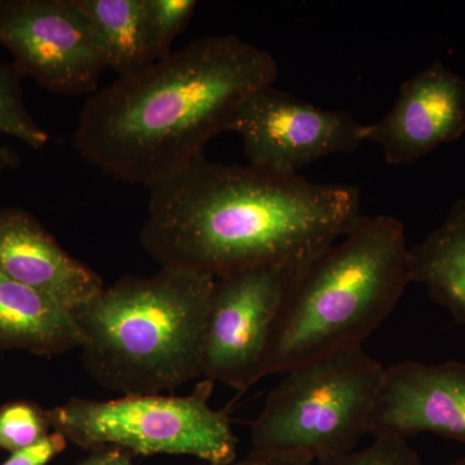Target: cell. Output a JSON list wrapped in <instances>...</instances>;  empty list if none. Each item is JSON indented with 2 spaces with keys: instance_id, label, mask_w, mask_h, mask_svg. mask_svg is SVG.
I'll list each match as a JSON object with an SVG mask.
<instances>
[{
  "instance_id": "9c48e42d",
  "label": "cell",
  "mask_w": 465,
  "mask_h": 465,
  "mask_svg": "<svg viewBox=\"0 0 465 465\" xmlns=\"http://www.w3.org/2000/svg\"><path fill=\"white\" fill-rule=\"evenodd\" d=\"M0 45L21 75L58 94L96 91L106 69L74 0H0Z\"/></svg>"
},
{
  "instance_id": "5bb4252c",
  "label": "cell",
  "mask_w": 465,
  "mask_h": 465,
  "mask_svg": "<svg viewBox=\"0 0 465 465\" xmlns=\"http://www.w3.org/2000/svg\"><path fill=\"white\" fill-rule=\"evenodd\" d=\"M411 282L423 284L434 302L465 326V200L427 238L409 251Z\"/></svg>"
},
{
  "instance_id": "4fadbf2b",
  "label": "cell",
  "mask_w": 465,
  "mask_h": 465,
  "mask_svg": "<svg viewBox=\"0 0 465 465\" xmlns=\"http://www.w3.org/2000/svg\"><path fill=\"white\" fill-rule=\"evenodd\" d=\"M84 332L69 309L0 275V349L57 356L81 349Z\"/></svg>"
},
{
  "instance_id": "30bf717a",
  "label": "cell",
  "mask_w": 465,
  "mask_h": 465,
  "mask_svg": "<svg viewBox=\"0 0 465 465\" xmlns=\"http://www.w3.org/2000/svg\"><path fill=\"white\" fill-rule=\"evenodd\" d=\"M420 433L465 443V363L403 361L385 367L367 434Z\"/></svg>"
},
{
  "instance_id": "cb8c5ba5",
  "label": "cell",
  "mask_w": 465,
  "mask_h": 465,
  "mask_svg": "<svg viewBox=\"0 0 465 465\" xmlns=\"http://www.w3.org/2000/svg\"><path fill=\"white\" fill-rule=\"evenodd\" d=\"M109 452L110 449L97 450L91 457L84 459V460L81 461L78 465H103L104 461L108 458Z\"/></svg>"
},
{
  "instance_id": "603a6c76",
  "label": "cell",
  "mask_w": 465,
  "mask_h": 465,
  "mask_svg": "<svg viewBox=\"0 0 465 465\" xmlns=\"http://www.w3.org/2000/svg\"><path fill=\"white\" fill-rule=\"evenodd\" d=\"M103 465H133V463L130 457L122 450L110 449L108 458Z\"/></svg>"
},
{
  "instance_id": "277c9868",
  "label": "cell",
  "mask_w": 465,
  "mask_h": 465,
  "mask_svg": "<svg viewBox=\"0 0 465 465\" xmlns=\"http://www.w3.org/2000/svg\"><path fill=\"white\" fill-rule=\"evenodd\" d=\"M215 277L161 268L124 275L74 312L82 363L121 393L163 394L202 376V342Z\"/></svg>"
},
{
  "instance_id": "d4e9b609",
  "label": "cell",
  "mask_w": 465,
  "mask_h": 465,
  "mask_svg": "<svg viewBox=\"0 0 465 465\" xmlns=\"http://www.w3.org/2000/svg\"><path fill=\"white\" fill-rule=\"evenodd\" d=\"M211 465H262V455L259 452L253 451L252 454L250 455L249 459L242 461H232V463L229 464H211Z\"/></svg>"
},
{
  "instance_id": "52a82bcc",
  "label": "cell",
  "mask_w": 465,
  "mask_h": 465,
  "mask_svg": "<svg viewBox=\"0 0 465 465\" xmlns=\"http://www.w3.org/2000/svg\"><path fill=\"white\" fill-rule=\"evenodd\" d=\"M300 272L291 266L259 265L216 278L202 342L206 381L238 391L259 381L275 317Z\"/></svg>"
},
{
  "instance_id": "8992f818",
  "label": "cell",
  "mask_w": 465,
  "mask_h": 465,
  "mask_svg": "<svg viewBox=\"0 0 465 465\" xmlns=\"http://www.w3.org/2000/svg\"><path fill=\"white\" fill-rule=\"evenodd\" d=\"M213 381L189 396L134 394L96 401L70 399L47 410L52 430L88 449L137 455H191L211 464L237 458L238 440L225 411L208 403Z\"/></svg>"
},
{
  "instance_id": "44dd1931",
  "label": "cell",
  "mask_w": 465,
  "mask_h": 465,
  "mask_svg": "<svg viewBox=\"0 0 465 465\" xmlns=\"http://www.w3.org/2000/svg\"><path fill=\"white\" fill-rule=\"evenodd\" d=\"M259 454L262 455V465H316L313 461L305 460V459L262 454V452Z\"/></svg>"
},
{
  "instance_id": "5b68a950",
  "label": "cell",
  "mask_w": 465,
  "mask_h": 465,
  "mask_svg": "<svg viewBox=\"0 0 465 465\" xmlns=\"http://www.w3.org/2000/svg\"><path fill=\"white\" fill-rule=\"evenodd\" d=\"M384 369L357 348L286 372L251 424L255 451L313 463L353 451L367 434Z\"/></svg>"
},
{
  "instance_id": "8fae6325",
  "label": "cell",
  "mask_w": 465,
  "mask_h": 465,
  "mask_svg": "<svg viewBox=\"0 0 465 465\" xmlns=\"http://www.w3.org/2000/svg\"><path fill=\"white\" fill-rule=\"evenodd\" d=\"M465 133V79L440 61L407 79L390 112L366 124V142L387 163L406 164L457 142Z\"/></svg>"
},
{
  "instance_id": "d6986e66",
  "label": "cell",
  "mask_w": 465,
  "mask_h": 465,
  "mask_svg": "<svg viewBox=\"0 0 465 465\" xmlns=\"http://www.w3.org/2000/svg\"><path fill=\"white\" fill-rule=\"evenodd\" d=\"M316 465H423L418 452L406 439L393 436L374 437V442L362 450L323 459Z\"/></svg>"
},
{
  "instance_id": "7c38bea8",
  "label": "cell",
  "mask_w": 465,
  "mask_h": 465,
  "mask_svg": "<svg viewBox=\"0 0 465 465\" xmlns=\"http://www.w3.org/2000/svg\"><path fill=\"white\" fill-rule=\"evenodd\" d=\"M0 275L73 313L105 289L96 272L73 258L32 213L20 208L0 210Z\"/></svg>"
},
{
  "instance_id": "ffe728a7",
  "label": "cell",
  "mask_w": 465,
  "mask_h": 465,
  "mask_svg": "<svg viewBox=\"0 0 465 465\" xmlns=\"http://www.w3.org/2000/svg\"><path fill=\"white\" fill-rule=\"evenodd\" d=\"M66 437L52 430L45 440L32 448L14 452L0 465H48L66 448Z\"/></svg>"
},
{
  "instance_id": "e0dca14e",
  "label": "cell",
  "mask_w": 465,
  "mask_h": 465,
  "mask_svg": "<svg viewBox=\"0 0 465 465\" xmlns=\"http://www.w3.org/2000/svg\"><path fill=\"white\" fill-rule=\"evenodd\" d=\"M194 0H143V25L153 61L170 54L171 43L188 26L197 8Z\"/></svg>"
},
{
  "instance_id": "2e32d148",
  "label": "cell",
  "mask_w": 465,
  "mask_h": 465,
  "mask_svg": "<svg viewBox=\"0 0 465 465\" xmlns=\"http://www.w3.org/2000/svg\"><path fill=\"white\" fill-rule=\"evenodd\" d=\"M23 75L14 64L0 61V134L15 137L34 149H42L50 136L34 121L24 101Z\"/></svg>"
},
{
  "instance_id": "7402d4cb",
  "label": "cell",
  "mask_w": 465,
  "mask_h": 465,
  "mask_svg": "<svg viewBox=\"0 0 465 465\" xmlns=\"http://www.w3.org/2000/svg\"><path fill=\"white\" fill-rule=\"evenodd\" d=\"M17 163L18 157L12 150L5 146H0V174L8 168L16 166Z\"/></svg>"
},
{
  "instance_id": "484cf974",
  "label": "cell",
  "mask_w": 465,
  "mask_h": 465,
  "mask_svg": "<svg viewBox=\"0 0 465 465\" xmlns=\"http://www.w3.org/2000/svg\"><path fill=\"white\" fill-rule=\"evenodd\" d=\"M442 465H465V458L458 459V460L450 461V463Z\"/></svg>"
},
{
  "instance_id": "7a4b0ae2",
  "label": "cell",
  "mask_w": 465,
  "mask_h": 465,
  "mask_svg": "<svg viewBox=\"0 0 465 465\" xmlns=\"http://www.w3.org/2000/svg\"><path fill=\"white\" fill-rule=\"evenodd\" d=\"M278 72L271 54L238 36H203L94 92L79 114L75 148L110 176L149 188L200 157Z\"/></svg>"
},
{
  "instance_id": "3957f363",
  "label": "cell",
  "mask_w": 465,
  "mask_h": 465,
  "mask_svg": "<svg viewBox=\"0 0 465 465\" xmlns=\"http://www.w3.org/2000/svg\"><path fill=\"white\" fill-rule=\"evenodd\" d=\"M409 251L400 220L362 217L302 269L275 317L259 381L362 348L411 283Z\"/></svg>"
},
{
  "instance_id": "ba28073f",
  "label": "cell",
  "mask_w": 465,
  "mask_h": 465,
  "mask_svg": "<svg viewBox=\"0 0 465 465\" xmlns=\"http://www.w3.org/2000/svg\"><path fill=\"white\" fill-rule=\"evenodd\" d=\"M366 124L342 110H326L274 85L253 92L232 116L228 131L240 134L249 166L295 176L308 164L365 143Z\"/></svg>"
},
{
  "instance_id": "6da1fadb",
  "label": "cell",
  "mask_w": 465,
  "mask_h": 465,
  "mask_svg": "<svg viewBox=\"0 0 465 465\" xmlns=\"http://www.w3.org/2000/svg\"><path fill=\"white\" fill-rule=\"evenodd\" d=\"M149 192L143 250L161 268L215 278L259 265L302 271L363 217L353 186L215 163L203 154Z\"/></svg>"
},
{
  "instance_id": "9a60e30c",
  "label": "cell",
  "mask_w": 465,
  "mask_h": 465,
  "mask_svg": "<svg viewBox=\"0 0 465 465\" xmlns=\"http://www.w3.org/2000/svg\"><path fill=\"white\" fill-rule=\"evenodd\" d=\"M105 67L119 76L154 64L146 43L143 0H74Z\"/></svg>"
},
{
  "instance_id": "ac0fdd59",
  "label": "cell",
  "mask_w": 465,
  "mask_h": 465,
  "mask_svg": "<svg viewBox=\"0 0 465 465\" xmlns=\"http://www.w3.org/2000/svg\"><path fill=\"white\" fill-rule=\"evenodd\" d=\"M52 432L47 410L29 401L0 407V449L9 454L41 442Z\"/></svg>"
}]
</instances>
